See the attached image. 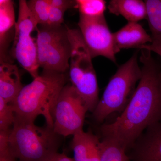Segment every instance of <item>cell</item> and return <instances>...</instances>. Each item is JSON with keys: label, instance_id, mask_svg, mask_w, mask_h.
<instances>
[{"label": "cell", "instance_id": "6da1fadb", "mask_svg": "<svg viewBox=\"0 0 161 161\" xmlns=\"http://www.w3.org/2000/svg\"><path fill=\"white\" fill-rule=\"evenodd\" d=\"M142 76L120 116L101 127L103 137L115 140L126 150L145 130L161 121V69L152 52L140 49Z\"/></svg>", "mask_w": 161, "mask_h": 161}, {"label": "cell", "instance_id": "7a4b0ae2", "mask_svg": "<svg viewBox=\"0 0 161 161\" xmlns=\"http://www.w3.org/2000/svg\"><path fill=\"white\" fill-rule=\"evenodd\" d=\"M65 84L64 74L43 71L30 83L23 86L15 100L10 104L15 114L20 117L34 122L42 115L46 125L53 128V112Z\"/></svg>", "mask_w": 161, "mask_h": 161}, {"label": "cell", "instance_id": "3957f363", "mask_svg": "<svg viewBox=\"0 0 161 161\" xmlns=\"http://www.w3.org/2000/svg\"><path fill=\"white\" fill-rule=\"evenodd\" d=\"M62 136L53 128L36 125L15 114L9 138V148L19 161H46L58 153Z\"/></svg>", "mask_w": 161, "mask_h": 161}, {"label": "cell", "instance_id": "277c9868", "mask_svg": "<svg viewBox=\"0 0 161 161\" xmlns=\"http://www.w3.org/2000/svg\"><path fill=\"white\" fill-rule=\"evenodd\" d=\"M138 52L121 65L110 79L93 115L95 121L102 123L112 113L123 111L140 80L142 69L138 64Z\"/></svg>", "mask_w": 161, "mask_h": 161}, {"label": "cell", "instance_id": "5b68a950", "mask_svg": "<svg viewBox=\"0 0 161 161\" xmlns=\"http://www.w3.org/2000/svg\"><path fill=\"white\" fill-rule=\"evenodd\" d=\"M71 46L69 78L89 112L93 113L98 105L99 90L92 58L79 29L67 26Z\"/></svg>", "mask_w": 161, "mask_h": 161}, {"label": "cell", "instance_id": "8992f818", "mask_svg": "<svg viewBox=\"0 0 161 161\" xmlns=\"http://www.w3.org/2000/svg\"><path fill=\"white\" fill-rule=\"evenodd\" d=\"M37 31L39 67L43 71L64 74L69 69L71 52L67 26H40Z\"/></svg>", "mask_w": 161, "mask_h": 161}, {"label": "cell", "instance_id": "52a82bcc", "mask_svg": "<svg viewBox=\"0 0 161 161\" xmlns=\"http://www.w3.org/2000/svg\"><path fill=\"white\" fill-rule=\"evenodd\" d=\"M38 23L25 0L19 1V14L15 24L13 53L24 69L34 78L39 76L36 40L31 34L37 30Z\"/></svg>", "mask_w": 161, "mask_h": 161}, {"label": "cell", "instance_id": "ba28073f", "mask_svg": "<svg viewBox=\"0 0 161 161\" xmlns=\"http://www.w3.org/2000/svg\"><path fill=\"white\" fill-rule=\"evenodd\" d=\"M86 104L71 84L61 90L53 112V130L62 136L73 135L83 130L86 112Z\"/></svg>", "mask_w": 161, "mask_h": 161}, {"label": "cell", "instance_id": "9c48e42d", "mask_svg": "<svg viewBox=\"0 0 161 161\" xmlns=\"http://www.w3.org/2000/svg\"><path fill=\"white\" fill-rule=\"evenodd\" d=\"M78 25L92 59L102 56L116 63L113 33L110 31L104 15L89 18L80 15Z\"/></svg>", "mask_w": 161, "mask_h": 161}, {"label": "cell", "instance_id": "30bf717a", "mask_svg": "<svg viewBox=\"0 0 161 161\" xmlns=\"http://www.w3.org/2000/svg\"><path fill=\"white\" fill-rule=\"evenodd\" d=\"M132 147L136 161H161V121L147 128Z\"/></svg>", "mask_w": 161, "mask_h": 161}, {"label": "cell", "instance_id": "8fae6325", "mask_svg": "<svg viewBox=\"0 0 161 161\" xmlns=\"http://www.w3.org/2000/svg\"><path fill=\"white\" fill-rule=\"evenodd\" d=\"M113 44L115 54L122 49L138 48L152 42L148 34L138 23L129 22L125 26L113 33Z\"/></svg>", "mask_w": 161, "mask_h": 161}, {"label": "cell", "instance_id": "7c38bea8", "mask_svg": "<svg viewBox=\"0 0 161 161\" xmlns=\"http://www.w3.org/2000/svg\"><path fill=\"white\" fill-rule=\"evenodd\" d=\"M16 65L1 61L0 97L9 103L13 102L23 88Z\"/></svg>", "mask_w": 161, "mask_h": 161}, {"label": "cell", "instance_id": "4fadbf2b", "mask_svg": "<svg viewBox=\"0 0 161 161\" xmlns=\"http://www.w3.org/2000/svg\"><path fill=\"white\" fill-rule=\"evenodd\" d=\"M108 9L110 13L122 16L129 22L138 23L147 18L146 3L141 0H111Z\"/></svg>", "mask_w": 161, "mask_h": 161}, {"label": "cell", "instance_id": "5bb4252c", "mask_svg": "<svg viewBox=\"0 0 161 161\" xmlns=\"http://www.w3.org/2000/svg\"><path fill=\"white\" fill-rule=\"evenodd\" d=\"M73 136L71 147L74 153V160H86L100 150V141L92 132L79 130Z\"/></svg>", "mask_w": 161, "mask_h": 161}, {"label": "cell", "instance_id": "9a60e30c", "mask_svg": "<svg viewBox=\"0 0 161 161\" xmlns=\"http://www.w3.org/2000/svg\"><path fill=\"white\" fill-rule=\"evenodd\" d=\"M15 16L14 3L11 0L0 1V46L1 55L3 54L7 36L15 26Z\"/></svg>", "mask_w": 161, "mask_h": 161}, {"label": "cell", "instance_id": "2e32d148", "mask_svg": "<svg viewBox=\"0 0 161 161\" xmlns=\"http://www.w3.org/2000/svg\"><path fill=\"white\" fill-rule=\"evenodd\" d=\"M126 150L115 140L103 137L100 143V161H130Z\"/></svg>", "mask_w": 161, "mask_h": 161}, {"label": "cell", "instance_id": "e0dca14e", "mask_svg": "<svg viewBox=\"0 0 161 161\" xmlns=\"http://www.w3.org/2000/svg\"><path fill=\"white\" fill-rule=\"evenodd\" d=\"M151 37L161 36V0L145 1Z\"/></svg>", "mask_w": 161, "mask_h": 161}, {"label": "cell", "instance_id": "ac0fdd59", "mask_svg": "<svg viewBox=\"0 0 161 161\" xmlns=\"http://www.w3.org/2000/svg\"><path fill=\"white\" fill-rule=\"evenodd\" d=\"M76 7L80 15L89 18L104 15L106 2L103 0H76Z\"/></svg>", "mask_w": 161, "mask_h": 161}, {"label": "cell", "instance_id": "d6986e66", "mask_svg": "<svg viewBox=\"0 0 161 161\" xmlns=\"http://www.w3.org/2000/svg\"><path fill=\"white\" fill-rule=\"evenodd\" d=\"M27 5L40 26L47 25L51 6L49 0H30Z\"/></svg>", "mask_w": 161, "mask_h": 161}, {"label": "cell", "instance_id": "ffe728a7", "mask_svg": "<svg viewBox=\"0 0 161 161\" xmlns=\"http://www.w3.org/2000/svg\"><path fill=\"white\" fill-rule=\"evenodd\" d=\"M15 117V113L11 105L0 97V131L11 129Z\"/></svg>", "mask_w": 161, "mask_h": 161}, {"label": "cell", "instance_id": "44dd1931", "mask_svg": "<svg viewBox=\"0 0 161 161\" xmlns=\"http://www.w3.org/2000/svg\"><path fill=\"white\" fill-rule=\"evenodd\" d=\"M66 11L54 7H51L47 26H61L64 21V16Z\"/></svg>", "mask_w": 161, "mask_h": 161}, {"label": "cell", "instance_id": "7402d4cb", "mask_svg": "<svg viewBox=\"0 0 161 161\" xmlns=\"http://www.w3.org/2000/svg\"><path fill=\"white\" fill-rule=\"evenodd\" d=\"M142 48L153 52L161 58V36L152 37V42L142 47L140 49Z\"/></svg>", "mask_w": 161, "mask_h": 161}, {"label": "cell", "instance_id": "603a6c76", "mask_svg": "<svg viewBox=\"0 0 161 161\" xmlns=\"http://www.w3.org/2000/svg\"><path fill=\"white\" fill-rule=\"evenodd\" d=\"M52 7H56L66 11L73 7H76V2L68 0H49Z\"/></svg>", "mask_w": 161, "mask_h": 161}, {"label": "cell", "instance_id": "cb8c5ba5", "mask_svg": "<svg viewBox=\"0 0 161 161\" xmlns=\"http://www.w3.org/2000/svg\"><path fill=\"white\" fill-rule=\"evenodd\" d=\"M0 161H19L10 152L9 147L0 149Z\"/></svg>", "mask_w": 161, "mask_h": 161}, {"label": "cell", "instance_id": "d4e9b609", "mask_svg": "<svg viewBox=\"0 0 161 161\" xmlns=\"http://www.w3.org/2000/svg\"><path fill=\"white\" fill-rule=\"evenodd\" d=\"M46 161H75L73 158L69 157L64 153H56Z\"/></svg>", "mask_w": 161, "mask_h": 161}]
</instances>
